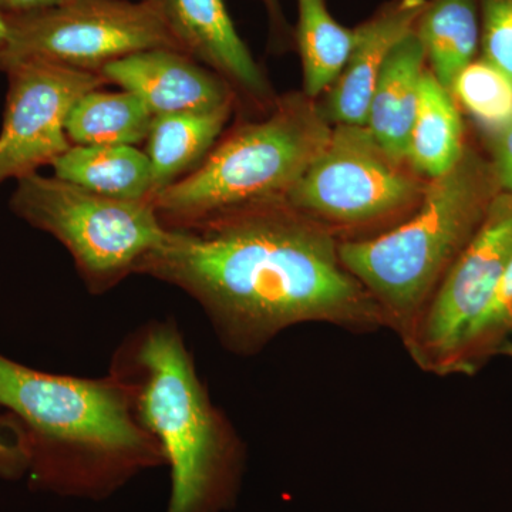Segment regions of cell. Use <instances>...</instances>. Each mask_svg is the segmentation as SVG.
<instances>
[{
  "instance_id": "7c38bea8",
  "label": "cell",
  "mask_w": 512,
  "mask_h": 512,
  "mask_svg": "<svg viewBox=\"0 0 512 512\" xmlns=\"http://www.w3.org/2000/svg\"><path fill=\"white\" fill-rule=\"evenodd\" d=\"M107 83L136 94L154 117L218 109L234 90L218 74L180 50L151 49L106 64Z\"/></svg>"
},
{
  "instance_id": "277c9868",
  "label": "cell",
  "mask_w": 512,
  "mask_h": 512,
  "mask_svg": "<svg viewBox=\"0 0 512 512\" xmlns=\"http://www.w3.org/2000/svg\"><path fill=\"white\" fill-rule=\"evenodd\" d=\"M500 191L493 165L466 150L448 173L426 185L409 221L376 238L339 244L343 266L403 343Z\"/></svg>"
},
{
  "instance_id": "8fae6325",
  "label": "cell",
  "mask_w": 512,
  "mask_h": 512,
  "mask_svg": "<svg viewBox=\"0 0 512 512\" xmlns=\"http://www.w3.org/2000/svg\"><path fill=\"white\" fill-rule=\"evenodd\" d=\"M185 55L204 64L254 103L272 90L254 56L238 35L224 0H150Z\"/></svg>"
},
{
  "instance_id": "83f0119b",
  "label": "cell",
  "mask_w": 512,
  "mask_h": 512,
  "mask_svg": "<svg viewBox=\"0 0 512 512\" xmlns=\"http://www.w3.org/2000/svg\"><path fill=\"white\" fill-rule=\"evenodd\" d=\"M9 42V25L6 16L3 15L0 10V59H2L3 53H5L6 47Z\"/></svg>"
},
{
  "instance_id": "6da1fadb",
  "label": "cell",
  "mask_w": 512,
  "mask_h": 512,
  "mask_svg": "<svg viewBox=\"0 0 512 512\" xmlns=\"http://www.w3.org/2000/svg\"><path fill=\"white\" fill-rule=\"evenodd\" d=\"M200 305L222 345L251 356L306 322L384 326L369 292L340 261L329 229L285 200L256 202L170 229L138 264Z\"/></svg>"
},
{
  "instance_id": "ac0fdd59",
  "label": "cell",
  "mask_w": 512,
  "mask_h": 512,
  "mask_svg": "<svg viewBox=\"0 0 512 512\" xmlns=\"http://www.w3.org/2000/svg\"><path fill=\"white\" fill-rule=\"evenodd\" d=\"M464 151L463 124L453 94L441 86L430 70H426L407 161L420 174L434 180L448 173L463 157Z\"/></svg>"
},
{
  "instance_id": "5b68a950",
  "label": "cell",
  "mask_w": 512,
  "mask_h": 512,
  "mask_svg": "<svg viewBox=\"0 0 512 512\" xmlns=\"http://www.w3.org/2000/svg\"><path fill=\"white\" fill-rule=\"evenodd\" d=\"M306 94L274 103L266 119L237 128L194 170L151 201L164 227H190L256 202L285 200L332 134Z\"/></svg>"
},
{
  "instance_id": "484cf974",
  "label": "cell",
  "mask_w": 512,
  "mask_h": 512,
  "mask_svg": "<svg viewBox=\"0 0 512 512\" xmlns=\"http://www.w3.org/2000/svg\"><path fill=\"white\" fill-rule=\"evenodd\" d=\"M264 5L269 19V35L272 49L286 50L293 42V29L286 19L281 0H258Z\"/></svg>"
},
{
  "instance_id": "d6986e66",
  "label": "cell",
  "mask_w": 512,
  "mask_h": 512,
  "mask_svg": "<svg viewBox=\"0 0 512 512\" xmlns=\"http://www.w3.org/2000/svg\"><path fill=\"white\" fill-rule=\"evenodd\" d=\"M154 116L136 94H84L67 117L66 133L72 146H134L147 140Z\"/></svg>"
},
{
  "instance_id": "30bf717a",
  "label": "cell",
  "mask_w": 512,
  "mask_h": 512,
  "mask_svg": "<svg viewBox=\"0 0 512 512\" xmlns=\"http://www.w3.org/2000/svg\"><path fill=\"white\" fill-rule=\"evenodd\" d=\"M9 76L5 117L0 131V185L28 177L53 164L72 143L67 117L84 94L106 86L99 72L46 62H22Z\"/></svg>"
},
{
  "instance_id": "7402d4cb",
  "label": "cell",
  "mask_w": 512,
  "mask_h": 512,
  "mask_svg": "<svg viewBox=\"0 0 512 512\" xmlns=\"http://www.w3.org/2000/svg\"><path fill=\"white\" fill-rule=\"evenodd\" d=\"M450 93L477 120L494 130L512 119V83L487 60H473L461 70Z\"/></svg>"
},
{
  "instance_id": "e0dca14e",
  "label": "cell",
  "mask_w": 512,
  "mask_h": 512,
  "mask_svg": "<svg viewBox=\"0 0 512 512\" xmlns=\"http://www.w3.org/2000/svg\"><path fill=\"white\" fill-rule=\"evenodd\" d=\"M478 8V0H427L414 28L430 72L448 92L476 56L481 39Z\"/></svg>"
},
{
  "instance_id": "52a82bcc",
  "label": "cell",
  "mask_w": 512,
  "mask_h": 512,
  "mask_svg": "<svg viewBox=\"0 0 512 512\" xmlns=\"http://www.w3.org/2000/svg\"><path fill=\"white\" fill-rule=\"evenodd\" d=\"M6 20L9 42L0 59V72L5 73L33 60L100 72L106 64L144 50L183 52L150 0H70Z\"/></svg>"
},
{
  "instance_id": "ffe728a7",
  "label": "cell",
  "mask_w": 512,
  "mask_h": 512,
  "mask_svg": "<svg viewBox=\"0 0 512 512\" xmlns=\"http://www.w3.org/2000/svg\"><path fill=\"white\" fill-rule=\"evenodd\" d=\"M293 42L301 55L303 86L315 99L338 80L356 43V28L340 25L326 0H298V25Z\"/></svg>"
},
{
  "instance_id": "8992f818",
  "label": "cell",
  "mask_w": 512,
  "mask_h": 512,
  "mask_svg": "<svg viewBox=\"0 0 512 512\" xmlns=\"http://www.w3.org/2000/svg\"><path fill=\"white\" fill-rule=\"evenodd\" d=\"M10 208L55 237L93 295L116 288L170 234L150 201L104 197L57 177L18 180Z\"/></svg>"
},
{
  "instance_id": "9a60e30c",
  "label": "cell",
  "mask_w": 512,
  "mask_h": 512,
  "mask_svg": "<svg viewBox=\"0 0 512 512\" xmlns=\"http://www.w3.org/2000/svg\"><path fill=\"white\" fill-rule=\"evenodd\" d=\"M232 104L218 109L154 117L146 154L153 174L151 200L194 170L207 157L231 116Z\"/></svg>"
},
{
  "instance_id": "9c48e42d",
  "label": "cell",
  "mask_w": 512,
  "mask_h": 512,
  "mask_svg": "<svg viewBox=\"0 0 512 512\" xmlns=\"http://www.w3.org/2000/svg\"><path fill=\"white\" fill-rule=\"evenodd\" d=\"M511 259L512 192L500 191L404 342L421 369L450 375L461 340L487 308Z\"/></svg>"
},
{
  "instance_id": "3957f363",
  "label": "cell",
  "mask_w": 512,
  "mask_h": 512,
  "mask_svg": "<svg viewBox=\"0 0 512 512\" xmlns=\"http://www.w3.org/2000/svg\"><path fill=\"white\" fill-rule=\"evenodd\" d=\"M109 373L127 390L138 421L170 467L165 512L228 510L237 500L244 446L212 402L178 323L154 319L128 333Z\"/></svg>"
},
{
  "instance_id": "cb8c5ba5",
  "label": "cell",
  "mask_w": 512,
  "mask_h": 512,
  "mask_svg": "<svg viewBox=\"0 0 512 512\" xmlns=\"http://www.w3.org/2000/svg\"><path fill=\"white\" fill-rule=\"evenodd\" d=\"M28 467L25 431L15 417L0 419V473L20 476Z\"/></svg>"
},
{
  "instance_id": "603a6c76",
  "label": "cell",
  "mask_w": 512,
  "mask_h": 512,
  "mask_svg": "<svg viewBox=\"0 0 512 512\" xmlns=\"http://www.w3.org/2000/svg\"><path fill=\"white\" fill-rule=\"evenodd\" d=\"M484 60L512 83V0H478Z\"/></svg>"
},
{
  "instance_id": "7a4b0ae2",
  "label": "cell",
  "mask_w": 512,
  "mask_h": 512,
  "mask_svg": "<svg viewBox=\"0 0 512 512\" xmlns=\"http://www.w3.org/2000/svg\"><path fill=\"white\" fill-rule=\"evenodd\" d=\"M0 407L25 431L26 471L37 490L100 501L165 466L160 444L110 373L55 375L0 355Z\"/></svg>"
},
{
  "instance_id": "2e32d148",
  "label": "cell",
  "mask_w": 512,
  "mask_h": 512,
  "mask_svg": "<svg viewBox=\"0 0 512 512\" xmlns=\"http://www.w3.org/2000/svg\"><path fill=\"white\" fill-rule=\"evenodd\" d=\"M52 165L55 177L104 197L150 201L153 194L150 161L134 146H72Z\"/></svg>"
},
{
  "instance_id": "ba28073f",
  "label": "cell",
  "mask_w": 512,
  "mask_h": 512,
  "mask_svg": "<svg viewBox=\"0 0 512 512\" xmlns=\"http://www.w3.org/2000/svg\"><path fill=\"white\" fill-rule=\"evenodd\" d=\"M423 187L366 126L336 124L329 141L285 202L318 221L369 224L423 197Z\"/></svg>"
},
{
  "instance_id": "f1b7e54d",
  "label": "cell",
  "mask_w": 512,
  "mask_h": 512,
  "mask_svg": "<svg viewBox=\"0 0 512 512\" xmlns=\"http://www.w3.org/2000/svg\"><path fill=\"white\" fill-rule=\"evenodd\" d=\"M498 353H500V355L511 357L512 359V338L508 339L507 342L501 346L500 350H498Z\"/></svg>"
},
{
  "instance_id": "44dd1931",
  "label": "cell",
  "mask_w": 512,
  "mask_h": 512,
  "mask_svg": "<svg viewBox=\"0 0 512 512\" xmlns=\"http://www.w3.org/2000/svg\"><path fill=\"white\" fill-rule=\"evenodd\" d=\"M512 338V259L487 308L458 346L450 375H474Z\"/></svg>"
},
{
  "instance_id": "4fadbf2b",
  "label": "cell",
  "mask_w": 512,
  "mask_h": 512,
  "mask_svg": "<svg viewBox=\"0 0 512 512\" xmlns=\"http://www.w3.org/2000/svg\"><path fill=\"white\" fill-rule=\"evenodd\" d=\"M427 0H390L356 28V43L345 69L332 84L326 119L366 126L370 100L394 47L416 28Z\"/></svg>"
},
{
  "instance_id": "4316f807",
  "label": "cell",
  "mask_w": 512,
  "mask_h": 512,
  "mask_svg": "<svg viewBox=\"0 0 512 512\" xmlns=\"http://www.w3.org/2000/svg\"><path fill=\"white\" fill-rule=\"evenodd\" d=\"M70 0H0V10L5 16L30 15L57 8Z\"/></svg>"
},
{
  "instance_id": "d4e9b609",
  "label": "cell",
  "mask_w": 512,
  "mask_h": 512,
  "mask_svg": "<svg viewBox=\"0 0 512 512\" xmlns=\"http://www.w3.org/2000/svg\"><path fill=\"white\" fill-rule=\"evenodd\" d=\"M493 170L501 191L512 192V119L495 130Z\"/></svg>"
},
{
  "instance_id": "5bb4252c",
  "label": "cell",
  "mask_w": 512,
  "mask_h": 512,
  "mask_svg": "<svg viewBox=\"0 0 512 512\" xmlns=\"http://www.w3.org/2000/svg\"><path fill=\"white\" fill-rule=\"evenodd\" d=\"M426 60L416 33L404 37L384 63L370 100L366 127L379 146L400 163L409 156Z\"/></svg>"
}]
</instances>
